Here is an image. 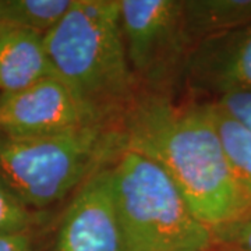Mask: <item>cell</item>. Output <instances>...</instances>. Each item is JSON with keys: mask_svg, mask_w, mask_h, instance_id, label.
<instances>
[{"mask_svg": "<svg viewBox=\"0 0 251 251\" xmlns=\"http://www.w3.org/2000/svg\"><path fill=\"white\" fill-rule=\"evenodd\" d=\"M44 36L25 29L0 27V94L24 90L54 75Z\"/></svg>", "mask_w": 251, "mask_h": 251, "instance_id": "cell-9", "label": "cell"}, {"mask_svg": "<svg viewBox=\"0 0 251 251\" xmlns=\"http://www.w3.org/2000/svg\"><path fill=\"white\" fill-rule=\"evenodd\" d=\"M0 251H36L32 232L0 233Z\"/></svg>", "mask_w": 251, "mask_h": 251, "instance_id": "cell-16", "label": "cell"}, {"mask_svg": "<svg viewBox=\"0 0 251 251\" xmlns=\"http://www.w3.org/2000/svg\"><path fill=\"white\" fill-rule=\"evenodd\" d=\"M39 221L38 211L25 205L0 183V233L31 232Z\"/></svg>", "mask_w": 251, "mask_h": 251, "instance_id": "cell-13", "label": "cell"}, {"mask_svg": "<svg viewBox=\"0 0 251 251\" xmlns=\"http://www.w3.org/2000/svg\"><path fill=\"white\" fill-rule=\"evenodd\" d=\"M183 25L193 49L251 23V0H181Z\"/></svg>", "mask_w": 251, "mask_h": 251, "instance_id": "cell-10", "label": "cell"}, {"mask_svg": "<svg viewBox=\"0 0 251 251\" xmlns=\"http://www.w3.org/2000/svg\"><path fill=\"white\" fill-rule=\"evenodd\" d=\"M184 80L191 90L214 99L251 92V23L196 46Z\"/></svg>", "mask_w": 251, "mask_h": 251, "instance_id": "cell-8", "label": "cell"}, {"mask_svg": "<svg viewBox=\"0 0 251 251\" xmlns=\"http://www.w3.org/2000/svg\"><path fill=\"white\" fill-rule=\"evenodd\" d=\"M73 3L74 0H0V27L46 35Z\"/></svg>", "mask_w": 251, "mask_h": 251, "instance_id": "cell-12", "label": "cell"}, {"mask_svg": "<svg viewBox=\"0 0 251 251\" xmlns=\"http://www.w3.org/2000/svg\"><path fill=\"white\" fill-rule=\"evenodd\" d=\"M120 25L141 92L171 97L172 88L186 75L193 52L181 0H120Z\"/></svg>", "mask_w": 251, "mask_h": 251, "instance_id": "cell-5", "label": "cell"}, {"mask_svg": "<svg viewBox=\"0 0 251 251\" xmlns=\"http://www.w3.org/2000/svg\"><path fill=\"white\" fill-rule=\"evenodd\" d=\"M110 172L127 251H209L211 229L155 162L123 148Z\"/></svg>", "mask_w": 251, "mask_h": 251, "instance_id": "cell-4", "label": "cell"}, {"mask_svg": "<svg viewBox=\"0 0 251 251\" xmlns=\"http://www.w3.org/2000/svg\"><path fill=\"white\" fill-rule=\"evenodd\" d=\"M125 150L155 162L211 230L251 215L205 102L177 105L141 92L119 122Z\"/></svg>", "mask_w": 251, "mask_h": 251, "instance_id": "cell-1", "label": "cell"}, {"mask_svg": "<svg viewBox=\"0 0 251 251\" xmlns=\"http://www.w3.org/2000/svg\"><path fill=\"white\" fill-rule=\"evenodd\" d=\"M209 251H251V215L211 230Z\"/></svg>", "mask_w": 251, "mask_h": 251, "instance_id": "cell-14", "label": "cell"}, {"mask_svg": "<svg viewBox=\"0 0 251 251\" xmlns=\"http://www.w3.org/2000/svg\"><path fill=\"white\" fill-rule=\"evenodd\" d=\"M44 39L54 77L98 122L119 126L141 94L126 53L120 0H74Z\"/></svg>", "mask_w": 251, "mask_h": 251, "instance_id": "cell-2", "label": "cell"}, {"mask_svg": "<svg viewBox=\"0 0 251 251\" xmlns=\"http://www.w3.org/2000/svg\"><path fill=\"white\" fill-rule=\"evenodd\" d=\"M205 105L230 172L251 211V130L215 100Z\"/></svg>", "mask_w": 251, "mask_h": 251, "instance_id": "cell-11", "label": "cell"}, {"mask_svg": "<svg viewBox=\"0 0 251 251\" xmlns=\"http://www.w3.org/2000/svg\"><path fill=\"white\" fill-rule=\"evenodd\" d=\"M95 125L105 123L92 116L69 87L54 75L24 90L0 94L1 134L42 137Z\"/></svg>", "mask_w": 251, "mask_h": 251, "instance_id": "cell-6", "label": "cell"}, {"mask_svg": "<svg viewBox=\"0 0 251 251\" xmlns=\"http://www.w3.org/2000/svg\"><path fill=\"white\" fill-rule=\"evenodd\" d=\"M212 100L218 102L251 130V92H232Z\"/></svg>", "mask_w": 251, "mask_h": 251, "instance_id": "cell-15", "label": "cell"}, {"mask_svg": "<svg viewBox=\"0 0 251 251\" xmlns=\"http://www.w3.org/2000/svg\"><path fill=\"white\" fill-rule=\"evenodd\" d=\"M110 165L95 172L75 191L57 227L54 251H127Z\"/></svg>", "mask_w": 251, "mask_h": 251, "instance_id": "cell-7", "label": "cell"}, {"mask_svg": "<svg viewBox=\"0 0 251 251\" xmlns=\"http://www.w3.org/2000/svg\"><path fill=\"white\" fill-rule=\"evenodd\" d=\"M119 126L95 125L62 134L0 133V183L32 209L60 202L123 151Z\"/></svg>", "mask_w": 251, "mask_h": 251, "instance_id": "cell-3", "label": "cell"}]
</instances>
